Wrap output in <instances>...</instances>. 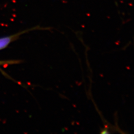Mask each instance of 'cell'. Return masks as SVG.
Wrapping results in <instances>:
<instances>
[{"label": "cell", "instance_id": "obj_1", "mask_svg": "<svg viewBox=\"0 0 134 134\" xmlns=\"http://www.w3.org/2000/svg\"><path fill=\"white\" fill-rule=\"evenodd\" d=\"M35 29L36 28L34 27V29H30L29 30H24V31H21L20 32H19L18 34L12 35L0 38V50L6 48L10 44V43L13 42L15 39L18 38L20 35L24 34L25 32H27L29 31Z\"/></svg>", "mask_w": 134, "mask_h": 134}, {"label": "cell", "instance_id": "obj_2", "mask_svg": "<svg viewBox=\"0 0 134 134\" xmlns=\"http://www.w3.org/2000/svg\"><path fill=\"white\" fill-rule=\"evenodd\" d=\"M18 63L19 61H0V66L13 64Z\"/></svg>", "mask_w": 134, "mask_h": 134}]
</instances>
